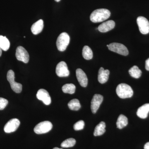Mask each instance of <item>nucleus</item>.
<instances>
[{
  "instance_id": "27",
  "label": "nucleus",
  "mask_w": 149,
  "mask_h": 149,
  "mask_svg": "<svg viewBox=\"0 0 149 149\" xmlns=\"http://www.w3.org/2000/svg\"><path fill=\"white\" fill-rule=\"evenodd\" d=\"M8 103L7 100L3 98L0 97V110L4 109Z\"/></svg>"
},
{
  "instance_id": "2",
  "label": "nucleus",
  "mask_w": 149,
  "mask_h": 149,
  "mask_svg": "<svg viewBox=\"0 0 149 149\" xmlns=\"http://www.w3.org/2000/svg\"><path fill=\"white\" fill-rule=\"evenodd\" d=\"M116 93L118 96L122 99L131 97L133 95V89L130 86L125 83H121L118 85Z\"/></svg>"
},
{
  "instance_id": "30",
  "label": "nucleus",
  "mask_w": 149,
  "mask_h": 149,
  "mask_svg": "<svg viewBox=\"0 0 149 149\" xmlns=\"http://www.w3.org/2000/svg\"><path fill=\"white\" fill-rule=\"evenodd\" d=\"M2 55V49L0 47V57Z\"/></svg>"
},
{
  "instance_id": "15",
  "label": "nucleus",
  "mask_w": 149,
  "mask_h": 149,
  "mask_svg": "<svg viewBox=\"0 0 149 149\" xmlns=\"http://www.w3.org/2000/svg\"><path fill=\"white\" fill-rule=\"evenodd\" d=\"M109 74V70H104L103 68H100L99 69L98 75V80L100 83L104 84L106 83L108 80Z\"/></svg>"
},
{
  "instance_id": "21",
  "label": "nucleus",
  "mask_w": 149,
  "mask_h": 149,
  "mask_svg": "<svg viewBox=\"0 0 149 149\" xmlns=\"http://www.w3.org/2000/svg\"><path fill=\"white\" fill-rule=\"evenodd\" d=\"M129 73L131 77L138 79L141 77L142 71L138 66L134 65L129 69Z\"/></svg>"
},
{
  "instance_id": "16",
  "label": "nucleus",
  "mask_w": 149,
  "mask_h": 149,
  "mask_svg": "<svg viewBox=\"0 0 149 149\" xmlns=\"http://www.w3.org/2000/svg\"><path fill=\"white\" fill-rule=\"evenodd\" d=\"M44 28V21L42 19H40L32 24L31 30L34 35H37L42 31Z\"/></svg>"
},
{
  "instance_id": "4",
  "label": "nucleus",
  "mask_w": 149,
  "mask_h": 149,
  "mask_svg": "<svg viewBox=\"0 0 149 149\" xmlns=\"http://www.w3.org/2000/svg\"><path fill=\"white\" fill-rule=\"evenodd\" d=\"M7 79L10 84L11 88L14 92L17 93H20L22 91V85L15 81V73L13 70H10L8 72Z\"/></svg>"
},
{
  "instance_id": "17",
  "label": "nucleus",
  "mask_w": 149,
  "mask_h": 149,
  "mask_svg": "<svg viewBox=\"0 0 149 149\" xmlns=\"http://www.w3.org/2000/svg\"><path fill=\"white\" fill-rule=\"evenodd\" d=\"M149 112V103L146 104L140 107L137 112V115L140 118L145 119L148 117Z\"/></svg>"
},
{
  "instance_id": "6",
  "label": "nucleus",
  "mask_w": 149,
  "mask_h": 149,
  "mask_svg": "<svg viewBox=\"0 0 149 149\" xmlns=\"http://www.w3.org/2000/svg\"><path fill=\"white\" fill-rule=\"evenodd\" d=\"M109 49L112 52L123 56H127L128 54V51L127 47L120 43L113 42L109 45Z\"/></svg>"
},
{
  "instance_id": "14",
  "label": "nucleus",
  "mask_w": 149,
  "mask_h": 149,
  "mask_svg": "<svg viewBox=\"0 0 149 149\" xmlns=\"http://www.w3.org/2000/svg\"><path fill=\"white\" fill-rule=\"evenodd\" d=\"M115 26V23L114 21L112 20H110L100 24L98 27V29L100 32L104 33L109 32L113 29Z\"/></svg>"
},
{
  "instance_id": "22",
  "label": "nucleus",
  "mask_w": 149,
  "mask_h": 149,
  "mask_svg": "<svg viewBox=\"0 0 149 149\" xmlns=\"http://www.w3.org/2000/svg\"><path fill=\"white\" fill-rule=\"evenodd\" d=\"M82 55L85 59L91 60L93 57V51L88 46H84L82 51Z\"/></svg>"
},
{
  "instance_id": "24",
  "label": "nucleus",
  "mask_w": 149,
  "mask_h": 149,
  "mask_svg": "<svg viewBox=\"0 0 149 149\" xmlns=\"http://www.w3.org/2000/svg\"><path fill=\"white\" fill-rule=\"evenodd\" d=\"M63 92L65 93L70 94H74L75 92L76 87L73 84H66L63 85L62 88Z\"/></svg>"
},
{
  "instance_id": "20",
  "label": "nucleus",
  "mask_w": 149,
  "mask_h": 149,
  "mask_svg": "<svg viewBox=\"0 0 149 149\" xmlns=\"http://www.w3.org/2000/svg\"><path fill=\"white\" fill-rule=\"evenodd\" d=\"M10 47V43L8 39L4 36L0 35V47L4 51L8 50Z\"/></svg>"
},
{
  "instance_id": "9",
  "label": "nucleus",
  "mask_w": 149,
  "mask_h": 149,
  "mask_svg": "<svg viewBox=\"0 0 149 149\" xmlns=\"http://www.w3.org/2000/svg\"><path fill=\"white\" fill-rule=\"evenodd\" d=\"M56 72L58 77H65L69 76V70L65 62L61 61L59 63L56 67Z\"/></svg>"
},
{
  "instance_id": "28",
  "label": "nucleus",
  "mask_w": 149,
  "mask_h": 149,
  "mask_svg": "<svg viewBox=\"0 0 149 149\" xmlns=\"http://www.w3.org/2000/svg\"><path fill=\"white\" fill-rule=\"evenodd\" d=\"M146 69L149 71V58L146 61Z\"/></svg>"
},
{
  "instance_id": "8",
  "label": "nucleus",
  "mask_w": 149,
  "mask_h": 149,
  "mask_svg": "<svg viewBox=\"0 0 149 149\" xmlns=\"http://www.w3.org/2000/svg\"><path fill=\"white\" fill-rule=\"evenodd\" d=\"M15 56L17 60L27 63L29 62V56L27 51L23 47L19 46L17 48Z\"/></svg>"
},
{
  "instance_id": "29",
  "label": "nucleus",
  "mask_w": 149,
  "mask_h": 149,
  "mask_svg": "<svg viewBox=\"0 0 149 149\" xmlns=\"http://www.w3.org/2000/svg\"><path fill=\"white\" fill-rule=\"evenodd\" d=\"M144 149H149V142L145 144L144 146Z\"/></svg>"
},
{
  "instance_id": "25",
  "label": "nucleus",
  "mask_w": 149,
  "mask_h": 149,
  "mask_svg": "<svg viewBox=\"0 0 149 149\" xmlns=\"http://www.w3.org/2000/svg\"><path fill=\"white\" fill-rule=\"evenodd\" d=\"M76 143V141L75 139L70 138L65 140L64 141L61 143V147L63 148H70L74 146Z\"/></svg>"
},
{
  "instance_id": "7",
  "label": "nucleus",
  "mask_w": 149,
  "mask_h": 149,
  "mask_svg": "<svg viewBox=\"0 0 149 149\" xmlns=\"http://www.w3.org/2000/svg\"><path fill=\"white\" fill-rule=\"evenodd\" d=\"M137 24L142 34L146 35L149 33V22L146 17L139 16L137 18Z\"/></svg>"
},
{
  "instance_id": "19",
  "label": "nucleus",
  "mask_w": 149,
  "mask_h": 149,
  "mask_svg": "<svg viewBox=\"0 0 149 149\" xmlns=\"http://www.w3.org/2000/svg\"><path fill=\"white\" fill-rule=\"evenodd\" d=\"M128 118L125 116L121 114L118 116L116 122L117 128L120 129H122L128 125Z\"/></svg>"
},
{
  "instance_id": "32",
  "label": "nucleus",
  "mask_w": 149,
  "mask_h": 149,
  "mask_svg": "<svg viewBox=\"0 0 149 149\" xmlns=\"http://www.w3.org/2000/svg\"><path fill=\"white\" fill-rule=\"evenodd\" d=\"M55 1L56 2H58L61 0H55Z\"/></svg>"
},
{
  "instance_id": "5",
  "label": "nucleus",
  "mask_w": 149,
  "mask_h": 149,
  "mask_svg": "<svg viewBox=\"0 0 149 149\" xmlns=\"http://www.w3.org/2000/svg\"><path fill=\"white\" fill-rule=\"evenodd\" d=\"M52 127V124L50 121H43L35 126L34 128V132L37 134H44L50 131Z\"/></svg>"
},
{
  "instance_id": "33",
  "label": "nucleus",
  "mask_w": 149,
  "mask_h": 149,
  "mask_svg": "<svg viewBox=\"0 0 149 149\" xmlns=\"http://www.w3.org/2000/svg\"><path fill=\"white\" fill-rule=\"evenodd\" d=\"M107 47H108L109 45H107Z\"/></svg>"
},
{
  "instance_id": "26",
  "label": "nucleus",
  "mask_w": 149,
  "mask_h": 149,
  "mask_svg": "<svg viewBox=\"0 0 149 149\" xmlns=\"http://www.w3.org/2000/svg\"><path fill=\"white\" fill-rule=\"evenodd\" d=\"M85 122L83 120H79L76 122L73 125V128L75 130H80L84 128Z\"/></svg>"
},
{
  "instance_id": "10",
  "label": "nucleus",
  "mask_w": 149,
  "mask_h": 149,
  "mask_svg": "<svg viewBox=\"0 0 149 149\" xmlns=\"http://www.w3.org/2000/svg\"><path fill=\"white\" fill-rule=\"evenodd\" d=\"M20 125V121L17 118H13L5 125L4 130L6 133H10L16 131Z\"/></svg>"
},
{
  "instance_id": "13",
  "label": "nucleus",
  "mask_w": 149,
  "mask_h": 149,
  "mask_svg": "<svg viewBox=\"0 0 149 149\" xmlns=\"http://www.w3.org/2000/svg\"><path fill=\"white\" fill-rule=\"evenodd\" d=\"M76 75L79 84L83 87H86L88 85V79L85 72L80 68L76 70Z\"/></svg>"
},
{
  "instance_id": "23",
  "label": "nucleus",
  "mask_w": 149,
  "mask_h": 149,
  "mask_svg": "<svg viewBox=\"0 0 149 149\" xmlns=\"http://www.w3.org/2000/svg\"><path fill=\"white\" fill-rule=\"evenodd\" d=\"M68 106L70 109L73 111L78 110L81 107L80 102L76 99L70 101L68 103Z\"/></svg>"
},
{
  "instance_id": "3",
  "label": "nucleus",
  "mask_w": 149,
  "mask_h": 149,
  "mask_svg": "<svg viewBox=\"0 0 149 149\" xmlns=\"http://www.w3.org/2000/svg\"><path fill=\"white\" fill-rule=\"evenodd\" d=\"M70 41V36L66 32H63L61 33L57 40V47L58 49L60 52H63L66 49Z\"/></svg>"
},
{
  "instance_id": "31",
  "label": "nucleus",
  "mask_w": 149,
  "mask_h": 149,
  "mask_svg": "<svg viewBox=\"0 0 149 149\" xmlns=\"http://www.w3.org/2000/svg\"><path fill=\"white\" fill-rule=\"evenodd\" d=\"M53 149H63L62 148H57V147H56V148H54Z\"/></svg>"
},
{
  "instance_id": "11",
  "label": "nucleus",
  "mask_w": 149,
  "mask_h": 149,
  "mask_svg": "<svg viewBox=\"0 0 149 149\" xmlns=\"http://www.w3.org/2000/svg\"><path fill=\"white\" fill-rule=\"evenodd\" d=\"M103 101V97L101 95L99 94L94 95L91 102V110L93 113L97 112Z\"/></svg>"
},
{
  "instance_id": "1",
  "label": "nucleus",
  "mask_w": 149,
  "mask_h": 149,
  "mask_svg": "<svg viewBox=\"0 0 149 149\" xmlns=\"http://www.w3.org/2000/svg\"><path fill=\"white\" fill-rule=\"evenodd\" d=\"M111 13L107 9L101 8L95 10L91 13L90 19L94 23L102 22L106 20L110 16Z\"/></svg>"
},
{
  "instance_id": "12",
  "label": "nucleus",
  "mask_w": 149,
  "mask_h": 149,
  "mask_svg": "<svg viewBox=\"0 0 149 149\" xmlns=\"http://www.w3.org/2000/svg\"><path fill=\"white\" fill-rule=\"evenodd\" d=\"M37 98L42 101L47 105H49L51 103L50 96L47 91L45 89H41L39 90L37 94Z\"/></svg>"
},
{
  "instance_id": "18",
  "label": "nucleus",
  "mask_w": 149,
  "mask_h": 149,
  "mask_svg": "<svg viewBox=\"0 0 149 149\" xmlns=\"http://www.w3.org/2000/svg\"><path fill=\"white\" fill-rule=\"evenodd\" d=\"M106 124L104 122L102 121L99 123L95 128L94 135L95 136H100L104 134L106 131Z\"/></svg>"
}]
</instances>
